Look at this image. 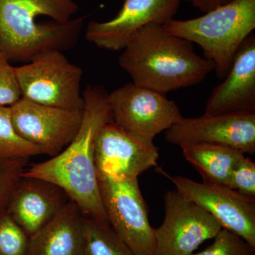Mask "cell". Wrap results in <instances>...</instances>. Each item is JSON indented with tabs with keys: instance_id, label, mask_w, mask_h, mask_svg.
<instances>
[{
	"instance_id": "6da1fadb",
	"label": "cell",
	"mask_w": 255,
	"mask_h": 255,
	"mask_svg": "<svg viewBox=\"0 0 255 255\" xmlns=\"http://www.w3.org/2000/svg\"><path fill=\"white\" fill-rule=\"evenodd\" d=\"M108 95L103 87L89 85L82 92V123L73 140L59 154L33 164L22 174L58 186L84 215L107 223L96 169L95 149L101 129L113 121Z\"/></svg>"
},
{
	"instance_id": "7a4b0ae2",
	"label": "cell",
	"mask_w": 255,
	"mask_h": 255,
	"mask_svg": "<svg viewBox=\"0 0 255 255\" xmlns=\"http://www.w3.org/2000/svg\"><path fill=\"white\" fill-rule=\"evenodd\" d=\"M73 0H0V51L10 61L63 52L78 41L85 17Z\"/></svg>"
},
{
	"instance_id": "3957f363",
	"label": "cell",
	"mask_w": 255,
	"mask_h": 255,
	"mask_svg": "<svg viewBox=\"0 0 255 255\" xmlns=\"http://www.w3.org/2000/svg\"><path fill=\"white\" fill-rule=\"evenodd\" d=\"M119 63L137 86L166 95L198 85L215 70L211 60L194 51L192 43L150 23L131 37Z\"/></svg>"
},
{
	"instance_id": "277c9868",
	"label": "cell",
	"mask_w": 255,
	"mask_h": 255,
	"mask_svg": "<svg viewBox=\"0 0 255 255\" xmlns=\"http://www.w3.org/2000/svg\"><path fill=\"white\" fill-rule=\"evenodd\" d=\"M162 28L199 45L204 58L214 63L217 76L225 78L240 47L255 28V0H233L200 17L173 18Z\"/></svg>"
},
{
	"instance_id": "5b68a950",
	"label": "cell",
	"mask_w": 255,
	"mask_h": 255,
	"mask_svg": "<svg viewBox=\"0 0 255 255\" xmlns=\"http://www.w3.org/2000/svg\"><path fill=\"white\" fill-rule=\"evenodd\" d=\"M15 72L25 100L63 110H83V72L69 61L63 52L54 50L38 55L15 67Z\"/></svg>"
},
{
	"instance_id": "8992f818",
	"label": "cell",
	"mask_w": 255,
	"mask_h": 255,
	"mask_svg": "<svg viewBox=\"0 0 255 255\" xmlns=\"http://www.w3.org/2000/svg\"><path fill=\"white\" fill-rule=\"evenodd\" d=\"M101 197L111 227L137 255H155V228L137 178L97 172Z\"/></svg>"
},
{
	"instance_id": "52a82bcc",
	"label": "cell",
	"mask_w": 255,
	"mask_h": 255,
	"mask_svg": "<svg viewBox=\"0 0 255 255\" xmlns=\"http://www.w3.org/2000/svg\"><path fill=\"white\" fill-rule=\"evenodd\" d=\"M108 99L114 123L144 142H153L156 135L183 118L166 95L132 82L109 93Z\"/></svg>"
},
{
	"instance_id": "ba28073f",
	"label": "cell",
	"mask_w": 255,
	"mask_h": 255,
	"mask_svg": "<svg viewBox=\"0 0 255 255\" xmlns=\"http://www.w3.org/2000/svg\"><path fill=\"white\" fill-rule=\"evenodd\" d=\"M165 217L155 229V255H191L222 229L207 211L175 191L164 195Z\"/></svg>"
},
{
	"instance_id": "9c48e42d",
	"label": "cell",
	"mask_w": 255,
	"mask_h": 255,
	"mask_svg": "<svg viewBox=\"0 0 255 255\" xmlns=\"http://www.w3.org/2000/svg\"><path fill=\"white\" fill-rule=\"evenodd\" d=\"M11 119L20 137L39 147L42 153L54 157L76 135L82 110H68L38 105L21 97L11 106Z\"/></svg>"
},
{
	"instance_id": "30bf717a",
	"label": "cell",
	"mask_w": 255,
	"mask_h": 255,
	"mask_svg": "<svg viewBox=\"0 0 255 255\" xmlns=\"http://www.w3.org/2000/svg\"><path fill=\"white\" fill-rule=\"evenodd\" d=\"M167 142L180 146L206 143L255 153V114L210 115L183 118L165 130Z\"/></svg>"
},
{
	"instance_id": "8fae6325",
	"label": "cell",
	"mask_w": 255,
	"mask_h": 255,
	"mask_svg": "<svg viewBox=\"0 0 255 255\" xmlns=\"http://www.w3.org/2000/svg\"><path fill=\"white\" fill-rule=\"evenodd\" d=\"M177 191L207 211L222 228L238 235L255 248V199L223 186L169 177Z\"/></svg>"
},
{
	"instance_id": "7c38bea8",
	"label": "cell",
	"mask_w": 255,
	"mask_h": 255,
	"mask_svg": "<svg viewBox=\"0 0 255 255\" xmlns=\"http://www.w3.org/2000/svg\"><path fill=\"white\" fill-rule=\"evenodd\" d=\"M180 3L181 0H125L112 19L89 23L85 38L98 48L122 50L131 37L146 25L164 26L173 19Z\"/></svg>"
},
{
	"instance_id": "4fadbf2b",
	"label": "cell",
	"mask_w": 255,
	"mask_h": 255,
	"mask_svg": "<svg viewBox=\"0 0 255 255\" xmlns=\"http://www.w3.org/2000/svg\"><path fill=\"white\" fill-rule=\"evenodd\" d=\"M158 156L153 142L132 136L113 121L102 128L96 140L95 165L100 173L137 178L157 166Z\"/></svg>"
},
{
	"instance_id": "5bb4252c",
	"label": "cell",
	"mask_w": 255,
	"mask_h": 255,
	"mask_svg": "<svg viewBox=\"0 0 255 255\" xmlns=\"http://www.w3.org/2000/svg\"><path fill=\"white\" fill-rule=\"evenodd\" d=\"M205 114H255V35L245 40L225 80L213 90Z\"/></svg>"
},
{
	"instance_id": "9a60e30c",
	"label": "cell",
	"mask_w": 255,
	"mask_h": 255,
	"mask_svg": "<svg viewBox=\"0 0 255 255\" xmlns=\"http://www.w3.org/2000/svg\"><path fill=\"white\" fill-rule=\"evenodd\" d=\"M70 198L63 189L38 178H21L6 211L29 237L63 209Z\"/></svg>"
},
{
	"instance_id": "2e32d148",
	"label": "cell",
	"mask_w": 255,
	"mask_h": 255,
	"mask_svg": "<svg viewBox=\"0 0 255 255\" xmlns=\"http://www.w3.org/2000/svg\"><path fill=\"white\" fill-rule=\"evenodd\" d=\"M84 214L69 199L59 213L30 237L28 255H85Z\"/></svg>"
},
{
	"instance_id": "e0dca14e",
	"label": "cell",
	"mask_w": 255,
	"mask_h": 255,
	"mask_svg": "<svg viewBox=\"0 0 255 255\" xmlns=\"http://www.w3.org/2000/svg\"><path fill=\"white\" fill-rule=\"evenodd\" d=\"M182 148L184 157L202 176L203 182L228 188L233 169L245 157L241 151L227 146L199 143Z\"/></svg>"
},
{
	"instance_id": "ac0fdd59",
	"label": "cell",
	"mask_w": 255,
	"mask_h": 255,
	"mask_svg": "<svg viewBox=\"0 0 255 255\" xmlns=\"http://www.w3.org/2000/svg\"><path fill=\"white\" fill-rule=\"evenodd\" d=\"M85 255H137L109 223L84 215Z\"/></svg>"
},
{
	"instance_id": "d6986e66",
	"label": "cell",
	"mask_w": 255,
	"mask_h": 255,
	"mask_svg": "<svg viewBox=\"0 0 255 255\" xmlns=\"http://www.w3.org/2000/svg\"><path fill=\"white\" fill-rule=\"evenodd\" d=\"M43 155L39 147L18 135L11 119V107H0V157L30 158Z\"/></svg>"
},
{
	"instance_id": "ffe728a7",
	"label": "cell",
	"mask_w": 255,
	"mask_h": 255,
	"mask_svg": "<svg viewBox=\"0 0 255 255\" xmlns=\"http://www.w3.org/2000/svg\"><path fill=\"white\" fill-rule=\"evenodd\" d=\"M30 237L5 211L0 214V255H28Z\"/></svg>"
},
{
	"instance_id": "44dd1931",
	"label": "cell",
	"mask_w": 255,
	"mask_h": 255,
	"mask_svg": "<svg viewBox=\"0 0 255 255\" xmlns=\"http://www.w3.org/2000/svg\"><path fill=\"white\" fill-rule=\"evenodd\" d=\"M29 158L0 157V214L4 212Z\"/></svg>"
},
{
	"instance_id": "7402d4cb",
	"label": "cell",
	"mask_w": 255,
	"mask_h": 255,
	"mask_svg": "<svg viewBox=\"0 0 255 255\" xmlns=\"http://www.w3.org/2000/svg\"><path fill=\"white\" fill-rule=\"evenodd\" d=\"M205 251L191 255H255V248L238 235L222 228Z\"/></svg>"
},
{
	"instance_id": "603a6c76",
	"label": "cell",
	"mask_w": 255,
	"mask_h": 255,
	"mask_svg": "<svg viewBox=\"0 0 255 255\" xmlns=\"http://www.w3.org/2000/svg\"><path fill=\"white\" fill-rule=\"evenodd\" d=\"M0 51V107H11L21 98L15 67Z\"/></svg>"
},
{
	"instance_id": "cb8c5ba5",
	"label": "cell",
	"mask_w": 255,
	"mask_h": 255,
	"mask_svg": "<svg viewBox=\"0 0 255 255\" xmlns=\"http://www.w3.org/2000/svg\"><path fill=\"white\" fill-rule=\"evenodd\" d=\"M230 188L255 199V163L251 158L243 157L233 169Z\"/></svg>"
},
{
	"instance_id": "d4e9b609",
	"label": "cell",
	"mask_w": 255,
	"mask_h": 255,
	"mask_svg": "<svg viewBox=\"0 0 255 255\" xmlns=\"http://www.w3.org/2000/svg\"><path fill=\"white\" fill-rule=\"evenodd\" d=\"M194 6L204 13L231 2L233 0H187Z\"/></svg>"
}]
</instances>
